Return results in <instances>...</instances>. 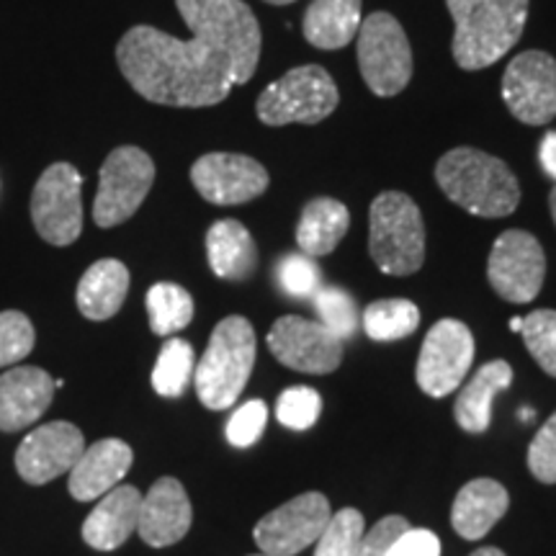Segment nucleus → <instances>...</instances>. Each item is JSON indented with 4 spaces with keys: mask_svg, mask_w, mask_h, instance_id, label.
Listing matches in <instances>:
<instances>
[{
    "mask_svg": "<svg viewBox=\"0 0 556 556\" xmlns=\"http://www.w3.org/2000/svg\"><path fill=\"white\" fill-rule=\"evenodd\" d=\"M191 39L135 26L119 39L116 62L144 101L173 109L217 106L258 70L261 26L242 0H176Z\"/></svg>",
    "mask_w": 556,
    "mask_h": 556,
    "instance_id": "f257e3e1",
    "label": "nucleus"
},
{
    "mask_svg": "<svg viewBox=\"0 0 556 556\" xmlns=\"http://www.w3.org/2000/svg\"><path fill=\"white\" fill-rule=\"evenodd\" d=\"M191 520V500L184 484L173 477H163L150 486L148 495H142L137 533L148 546L165 548L178 544L189 533Z\"/></svg>",
    "mask_w": 556,
    "mask_h": 556,
    "instance_id": "f3484780",
    "label": "nucleus"
},
{
    "mask_svg": "<svg viewBox=\"0 0 556 556\" xmlns=\"http://www.w3.org/2000/svg\"><path fill=\"white\" fill-rule=\"evenodd\" d=\"M83 176L70 163H54L41 173L31 193V222L50 245H73L83 232Z\"/></svg>",
    "mask_w": 556,
    "mask_h": 556,
    "instance_id": "1a4fd4ad",
    "label": "nucleus"
},
{
    "mask_svg": "<svg viewBox=\"0 0 556 556\" xmlns=\"http://www.w3.org/2000/svg\"><path fill=\"white\" fill-rule=\"evenodd\" d=\"M520 336L533 361L556 379V309H536L523 317Z\"/></svg>",
    "mask_w": 556,
    "mask_h": 556,
    "instance_id": "7c9ffc66",
    "label": "nucleus"
},
{
    "mask_svg": "<svg viewBox=\"0 0 556 556\" xmlns=\"http://www.w3.org/2000/svg\"><path fill=\"white\" fill-rule=\"evenodd\" d=\"M129 294V268L122 261L103 258L96 261L78 283V309L83 317L103 323L122 309Z\"/></svg>",
    "mask_w": 556,
    "mask_h": 556,
    "instance_id": "5701e85b",
    "label": "nucleus"
},
{
    "mask_svg": "<svg viewBox=\"0 0 556 556\" xmlns=\"http://www.w3.org/2000/svg\"><path fill=\"white\" fill-rule=\"evenodd\" d=\"M197 371V356L189 340L170 338L152 368V387L160 397H180Z\"/></svg>",
    "mask_w": 556,
    "mask_h": 556,
    "instance_id": "c85d7f7f",
    "label": "nucleus"
},
{
    "mask_svg": "<svg viewBox=\"0 0 556 556\" xmlns=\"http://www.w3.org/2000/svg\"><path fill=\"white\" fill-rule=\"evenodd\" d=\"M255 330L245 317L232 315L222 319L193 371L201 405L227 409L240 400L255 366Z\"/></svg>",
    "mask_w": 556,
    "mask_h": 556,
    "instance_id": "20e7f679",
    "label": "nucleus"
},
{
    "mask_svg": "<svg viewBox=\"0 0 556 556\" xmlns=\"http://www.w3.org/2000/svg\"><path fill=\"white\" fill-rule=\"evenodd\" d=\"M142 492L131 484H119L99 497V505L90 510L83 523V541L96 552H114L137 533Z\"/></svg>",
    "mask_w": 556,
    "mask_h": 556,
    "instance_id": "aec40b11",
    "label": "nucleus"
},
{
    "mask_svg": "<svg viewBox=\"0 0 556 556\" xmlns=\"http://www.w3.org/2000/svg\"><path fill=\"white\" fill-rule=\"evenodd\" d=\"M441 191L464 212L484 219L513 214L520 204V184L503 160L477 148H456L438 160Z\"/></svg>",
    "mask_w": 556,
    "mask_h": 556,
    "instance_id": "f03ea898",
    "label": "nucleus"
},
{
    "mask_svg": "<svg viewBox=\"0 0 556 556\" xmlns=\"http://www.w3.org/2000/svg\"><path fill=\"white\" fill-rule=\"evenodd\" d=\"M520 328H523V317H513L510 319V330L513 332H520Z\"/></svg>",
    "mask_w": 556,
    "mask_h": 556,
    "instance_id": "37998d69",
    "label": "nucleus"
},
{
    "mask_svg": "<svg viewBox=\"0 0 556 556\" xmlns=\"http://www.w3.org/2000/svg\"><path fill=\"white\" fill-rule=\"evenodd\" d=\"M361 21V0H312L302 31L317 50H343L358 37Z\"/></svg>",
    "mask_w": 556,
    "mask_h": 556,
    "instance_id": "b1692460",
    "label": "nucleus"
},
{
    "mask_svg": "<svg viewBox=\"0 0 556 556\" xmlns=\"http://www.w3.org/2000/svg\"><path fill=\"white\" fill-rule=\"evenodd\" d=\"M548 206H552V217H554V225H556V186L552 189V197H548Z\"/></svg>",
    "mask_w": 556,
    "mask_h": 556,
    "instance_id": "79ce46f5",
    "label": "nucleus"
},
{
    "mask_svg": "<svg viewBox=\"0 0 556 556\" xmlns=\"http://www.w3.org/2000/svg\"><path fill=\"white\" fill-rule=\"evenodd\" d=\"M539 160L541 168L546 170V176H552L556 180V131H546L544 139H541Z\"/></svg>",
    "mask_w": 556,
    "mask_h": 556,
    "instance_id": "ea45409f",
    "label": "nucleus"
},
{
    "mask_svg": "<svg viewBox=\"0 0 556 556\" xmlns=\"http://www.w3.org/2000/svg\"><path fill=\"white\" fill-rule=\"evenodd\" d=\"M155 184V163L139 148H116L103 160L99 193L93 201L96 225L109 229L122 225L142 206Z\"/></svg>",
    "mask_w": 556,
    "mask_h": 556,
    "instance_id": "6e6552de",
    "label": "nucleus"
},
{
    "mask_svg": "<svg viewBox=\"0 0 556 556\" xmlns=\"http://www.w3.org/2000/svg\"><path fill=\"white\" fill-rule=\"evenodd\" d=\"M366 533L364 516L353 507L332 513L323 536L317 539L315 556H356V548Z\"/></svg>",
    "mask_w": 556,
    "mask_h": 556,
    "instance_id": "c756f323",
    "label": "nucleus"
},
{
    "mask_svg": "<svg viewBox=\"0 0 556 556\" xmlns=\"http://www.w3.org/2000/svg\"><path fill=\"white\" fill-rule=\"evenodd\" d=\"M268 422V407L263 400H250L238 407L227 422V441L235 448H250L261 441Z\"/></svg>",
    "mask_w": 556,
    "mask_h": 556,
    "instance_id": "c9c22d12",
    "label": "nucleus"
},
{
    "mask_svg": "<svg viewBox=\"0 0 556 556\" xmlns=\"http://www.w3.org/2000/svg\"><path fill=\"white\" fill-rule=\"evenodd\" d=\"M323 400L309 387H289L276 402V420L291 430H309L319 420Z\"/></svg>",
    "mask_w": 556,
    "mask_h": 556,
    "instance_id": "f704fd0d",
    "label": "nucleus"
},
{
    "mask_svg": "<svg viewBox=\"0 0 556 556\" xmlns=\"http://www.w3.org/2000/svg\"><path fill=\"white\" fill-rule=\"evenodd\" d=\"M266 3H274V5H289V3H294V0H266Z\"/></svg>",
    "mask_w": 556,
    "mask_h": 556,
    "instance_id": "a18cd8bd",
    "label": "nucleus"
},
{
    "mask_svg": "<svg viewBox=\"0 0 556 556\" xmlns=\"http://www.w3.org/2000/svg\"><path fill=\"white\" fill-rule=\"evenodd\" d=\"M486 278L505 302H533L546 278L544 248L526 229H507L492 245Z\"/></svg>",
    "mask_w": 556,
    "mask_h": 556,
    "instance_id": "9b49d317",
    "label": "nucleus"
},
{
    "mask_svg": "<svg viewBox=\"0 0 556 556\" xmlns=\"http://www.w3.org/2000/svg\"><path fill=\"white\" fill-rule=\"evenodd\" d=\"M330 516V500L323 492H304L258 520L253 531L255 544L268 556H296L317 544Z\"/></svg>",
    "mask_w": 556,
    "mask_h": 556,
    "instance_id": "f8f14e48",
    "label": "nucleus"
},
{
    "mask_svg": "<svg viewBox=\"0 0 556 556\" xmlns=\"http://www.w3.org/2000/svg\"><path fill=\"white\" fill-rule=\"evenodd\" d=\"M510 495L497 479H475L458 490L451 507V526L462 539L479 541L507 513Z\"/></svg>",
    "mask_w": 556,
    "mask_h": 556,
    "instance_id": "412c9836",
    "label": "nucleus"
},
{
    "mask_svg": "<svg viewBox=\"0 0 556 556\" xmlns=\"http://www.w3.org/2000/svg\"><path fill=\"white\" fill-rule=\"evenodd\" d=\"M54 397V379L45 368L13 366L0 374V430L16 433L34 426Z\"/></svg>",
    "mask_w": 556,
    "mask_h": 556,
    "instance_id": "a211bd4d",
    "label": "nucleus"
},
{
    "mask_svg": "<svg viewBox=\"0 0 556 556\" xmlns=\"http://www.w3.org/2000/svg\"><path fill=\"white\" fill-rule=\"evenodd\" d=\"M387 556H441V539L428 528L409 526L402 536L394 541Z\"/></svg>",
    "mask_w": 556,
    "mask_h": 556,
    "instance_id": "58836bf2",
    "label": "nucleus"
},
{
    "mask_svg": "<svg viewBox=\"0 0 556 556\" xmlns=\"http://www.w3.org/2000/svg\"><path fill=\"white\" fill-rule=\"evenodd\" d=\"M368 253L387 276H413L426 263V225L407 193L384 191L368 208Z\"/></svg>",
    "mask_w": 556,
    "mask_h": 556,
    "instance_id": "39448f33",
    "label": "nucleus"
},
{
    "mask_svg": "<svg viewBox=\"0 0 556 556\" xmlns=\"http://www.w3.org/2000/svg\"><path fill=\"white\" fill-rule=\"evenodd\" d=\"M338 86L328 70L302 65L270 83L258 96L255 111L266 127H287V124L325 122L338 109Z\"/></svg>",
    "mask_w": 556,
    "mask_h": 556,
    "instance_id": "423d86ee",
    "label": "nucleus"
},
{
    "mask_svg": "<svg viewBox=\"0 0 556 556\" xmlns=\"http://www.w3.org/2000/svg\"><path fill=\"white\" fill-rule=\"evenodd\" d=\"M454 18V60L462 70L495 65L526 29L528 0H446Z\"/></svg>",
    "mask_w": 556,
    "mask_h": 556,
    "instance_id": "7ed1b4c3",
    "label": "nucleus"
},
{
    "mask_svg": "<svg viewBox=\"0 0 556 556\" xmlns=\"http://www.w3.org/2000/svg\"><path fill=\"white\" fill-rule=\"evenodd\" d=\"M513 384V368L507 361H490L458 392L454 415L467 433H484L492 422V400Z\"/></svg>",
    "mask_w": 556,
    "mask_h": 556,
    "instance_id": "393cba45",
    "label": "nucleus"
},
{
    "mask_svg": "<svg viewBox=\"0 0 556 556\" xmlns=\"http://www.w3.org/2000/svg\"><path fill=\"white\" fill-rule=\"evenodd\" d=\"M475 361V336L458 319H441L422 340L415 366L417 387L428 397H448L467 379Z\"/></svg>",
    "mask_w": 556,
    "mask_h": 556,
    "instance_id": "9d476101",
    "label": "nucleus"
},
{
    "mask_svg": "<svg viewBox=\"0 0 556 556\" xmlns=\"http://www.w3.org/2000/svg\"><path fill=\"white\" fill-rule=\"evenodd\" d=\"M276 281L289 296L312 299L323 287V274H319L315 258L304 253H289L278 261Z\"/></svg>",
    "mask_w": 556,
    "mask_h": 556,
    "instance_id": "72a5a7b5",
    "label": "nucleus"
},
{
    "mask_svg": "<svg viewBox=\"0 0 556 556\" xmlns=\"http://www.w3.org/2000/svg\"><path fill=\"white\" fill-rule=\"evenodd\" d=\"M268 348L283 366L302 374H330L343 361V340L323 323L299 315L276 319L268 332Z\"/></svg>",
    "mask_w": 556,
    "mask_h": 556,
    "instance_id": "4468645a",
    "label": "nucleus"
},
{
    "mask_svg": "<svg viewBox=\"0 0 556 556\" xmlns=\"http://www.w3.org/2000/svg\"><path fill=\"white\" fill-rule=\"evenodd\" d=\"M358 67L371 93L389 99L413 80V50L405 29L392 13L377 11L361 21Z\"/></svg>",
    "mask_w": 556,
    "mask_h": 556,
    "instance_id": "0eeeda50",
    "label": "nucleus"
},
{
    "mask_svg": "<svg viewBox=\"0 0 556 556\" xmlns=\"http://www.w3.org/2000/svg\"><path fill=\"white\" fill-rule=\"evenodd\" d=\"M148 317L155 336L170 338L173 332L189 328L193 319V299L178 283H155L148 291Z\"/></svg>",
    "mask_w": 556,
    "mask_h": 556,
    "instance_id": "cd10ccee",
    "label": "nucleus"
},
{
    "mask_svg": "<svg viewBox=\"0 0 556 556\" xmlns=\"http://www.w3.org/2000/svg\"><path fill=\"white\" fill-rule=\"evenodd\" d=\"M503 101L528 127H541L556 116V60L528 50L510 60L503 75Z\"/></svg>",
    "mask_w": 556,
    "mask_h": 556,
    "instance_id": "ddd939ff",
    "label": "nucleus"
},
{
    "mask_svg": "<svg viewBox=\"0 0 556 556\" xmlns=\"http://www.w3.org/2000/svg\"><path fill=\"white\" fill-rule=\"evenodd\" d=\"M469 556H505V554L495 546H484V548H477V552L469 554Z\"/></svg>",
    "mask_w": 556,
    "mask_h": 556,
    "instance_id": "a19ab883",
    "label": "nucleus"
},
{
    "mask_svg": "<svg viewBox=\"0 0 556 556\" xmlns=\"http://www.w3.org/2000/svg\"><path fill=\"white\" fill-rule=\"evenodd\" d=\"M361 323L371 340L392 343V340L413 336L420 325V309L409 299H379L368 304Z\"/></svg>",
    "mask_w": 556,
    "mask_h": 556,
    "instance_id": "bb28decb",
    "label": "nucleus"
},
{
    "mask_svg": "<svg viewBox=\"0 0 556 556\" xmlns=\"http://www.w3.org/2000/svg\"><path fill=\"white\" fill-rule=\"evenodd\" d=\"M528 469L544 484H556V413L541 426L528 446Z\"/></svg>",
    "mask_w": 556,
    "mask_h": 556,
    "instance_id": "e433bc0d",
    "label": "nucleus"
},
{
    "mask_svg": "<svg viewBox=\"0 0 556 556\" xmlns=\"http://www.w3.org/2000/svg\"><path fill=\"white\" fill-rule=\"evenodd\" d=\"M409 528V523L402 516H387L381 518L371 531L364 533L361 544L356 548V556H387L394 541Z\"/></svg>",
    "mask_w": 556,
    "mask_h": 556,
    "instance_id": "4c0bfd02",
    "label": "nucleus"
},
{
    "mask_svg": "<svg viewBox=\"0 0 556 556\" xmlns=\"http://www.w3.org/2000/svg\"><path fill=\"white\" fill-rule=\"evenodd\" d=\"M34 340L37 332L24 312H0V368L21 364L31 353Z\"/></svg>",
    "mask_w": 556,
    "mask_h": 556,
    "instance_id": "473e14b6",
    "label": "nucleus"
},
{
    "mask_svg": "<svg viewBox=\"0 0 556 556\" xmlns=\"http://www.w3.org/2000/svg\"><path fill=\"white\" fill-rule=\"evenodd\" d=\"M253 556H268V554H253Z\"/></svg>",
    "mask_w": 556,
    "mask_h": 556,
    "instance_id": "49530a36",
    "label": "nucleus"
},
{
    "mask_svg": "<svg viewBox=\"0 0 556 556\" xmlns=\"http://www.w3.org/2000/svg\"><path fill=\"white\" fill-rule=\"evenodd\" d=\"M135 454L129 443L122 438H103L93 446L83 451L75 467L67 475V490L78 503H90L99 500L114 486L122 484V479L131 469Z\"/></svg>",
    "mask_w": 556,
    "mask_h": 556,
    "instance_id": "6ab92c4d",
    "label": "nucleus"
},
{
    "mask_svg": "<svg viewBox=\"0 0 556 556\" xmlns=\"http://www.w3.org/2000/svg\"><path fill=\"white\" fill-rule=\"evenodd\" d=\"M312 302H315L319 323L330 332H336L340 340L351 338L358 330V309L348 291L338 287H319Z\"/></svg>",
    "mask_w": 556,
    "mask_h": 556,
    "instance_id": "2f4dec72",
    "label": "nucleus"
},
{
    "mask_svg": "<svg viewBox=\"0 0 556 556\" xmlns=\"http://www.w3.org/2000/svg\"><path fill=\"white\" fill-rule=\"evenodd\" d=\"M348 227H351V214H348L345 204L328 197L312 199L299 217L296 245L309 258H319V255H328L340 245Z\"/></svg>",
    "mask_w": 556,
    "mask_h": 556,
    "instance_id": "a878e982",
    "label": "nucleus"
},
{
    "mask_svg": "<svg viewBox=\"0 0 556 556\" xmlns=\"http://www.w3.org/2000/svg\"><path fill=\"white\" fill-rule=\"evenodd\" d=\"M206 258L225 281H245L258 268V248L242 222L219 219L206 232Z\"/></svg>",
    "mask_w": 556,
    "mask_h": 556,
    "instance_id": "4be33fe9",
    "label": "nucleus"
},
{
    "mask_svg": "<svg viewBox=\"0 0 556 556\" xmlns=\"http://www.w3.org/2000/svg\"><path fill=\"white\" fill-rule=\"evenodd\" d=\"M191 184L208 204L240 206L268 189V170L238 152H208L191 168Z\"/></svg>",
    "mask_w": 556,
    "mask_h": 556,
    "instance_id": "2eb2a0df",
    "label": "nucleus"
},
{
    "mask_svg": "<svg viewBox=\"0 0 556 556\" xmlns=\"http://www.w3.org/2000/svg\"><path fill=\"white\" fill-rule=\"evenodd\" d=\"M83 451L86 438L67 420L45 422L21 441L16 451V471L29 484H47L70 475Z\"/></svg>",
    "mask_w": 556,
    "mask_h": 556,
    "instance_id": "dca6fc26",
    "label": "nucleus"
},
{
    "mask_svg": "<svg viewBox=\"0 0 556 556\" xmlns=\"http://www.w3.org/2000/svg\"><path fill=\"white\" fill-rule=\"evenodd\" d=\"M520 417H523L526 422H528V420H533V409H531V407H526V409H523V415H520Z\"/></svg>",
    "mask_w": 556,
    "mask_h": 556,
    "instance_id": "c03bdc74",
    "label": "nucleus"
}]
</instances>
